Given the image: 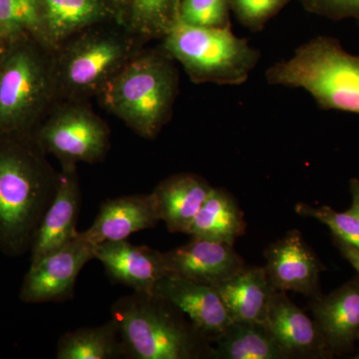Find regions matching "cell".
I'll return each mask as SVG.
<instances>
[{
    "mask_svg": "<svg viewBox=\"0 0 359 359\" xmlns=\"http://www.w3.org/2000/svg\"><path fill=\"white\" fill-rule=\"evenodd\" d=\"M58 175L15 141L0 142V249L20 255L32 247L55 196Z\"/></svg>",
    "mask_w": 359,
    "mask_h": 359,
    "instance_id": "6da1fadb",
    "label": "cell"
},
{
    "mask_svg": "<svg viewBox=\"0 0 359 359\" xmlns=\"http://www.w3.org/2000/svg\"><path fill=\"white\" fill-rule=\"evenodd\" d=\"M111 313L119 327L125 358H211L212 342L159 295L134 292L118 299Z\"/></svg>",
    "mask_w": 359,
    "mask_h": 359,
    "instance_id": "7a4b0ae2",
    "label": "cell"
},
{
    "mask_svg": "<svg viewBox=\"0 0 359 359\" xmlns=\"http://www.w3.org/2000/svg\"><path fill=\"white\" fill-rule=\"evenodd\" d=\"M173 61L163 48L130 59L99 93L104 106L143 138H155L171 117L179 84Z\"/></svg>",
    "mask_w": 359,
    "mask_h": 359,
    "instance_id": "3957f363",
    "label": "cell"
},
{
    "mask_svg": "<svg viewBox=\"0 0 359 359\" xmlns=\"http://www.w3.org/2000/svg\"><path fill=\"white\" fill-rule=\"evenodd\" d=\"M266 81L304 89L323 110L359 115V55L344 50L334 37H314L294 55L266 70Z\"/></svg>",
    "mask_w": 359,
    "mask_h": 359,
    "instance_id": "277c9868",
    "label": "cell"
},
{
    "mask_svg": "<svg viewBox=\"0 0 359 359\" xmlns=\"http://www.w3.org/2000/svg\"><path fill=\"white\" fill-rule=\"evenodd\" d=\"M162 48L178 61L195 83L238 86L249 79L261 53L231 27H197L177 21Z\"/></svg>",
    "mask_w": 359,
    "mask_h": 359,
    "instance_id": "5b68a950",
    "label": "cell"
},
{
    "mask_svg": "<svg viewBox=\"0 0 359 359\" xmlns=\"http://www.w3.org/2000/svg\"><path fill=\"white\" fill-rule=\"evenodd\" d=\"M53 75L39 52L22 39L9 43L0 59V134L32 124L50 93Z\"/></svg>",
    "mask_w": 359,
    "mask_h": 359,
    "instance_id": "8992f818",
    "label": "cell"
},
{
    "mask_svg": "<svg viewBox=\"0 0 359 359\" xmlns=\"http://www.w3.org/2000/svg\"><path fill=\"white\" fill-rule=\"evenodd\" d=\"M130 54L129 40L117 33H84L61 54L56 81L68 95L99 94L131 59Z\"/></svg>",
    "mask_w": 359,
    "mask_h": 359,
    "instance_id": "52a82bcc",
    "label": "cell"
},
{
    "mask_svg": "<svg viewBox=\"0 0 359 359\" xmlns=\"http://www.w3.org/2000/svg\"><path fill=\"white\" fill-rule=\"evenodd\" d=\"M37 142L62 164L95 163L109 148V130L92 111L73 106L52 116L37 134Z\"/></svg>",
    "mask_w": 359,
    "mask_h": 359,
    "instance_id": "ba28073f",
    "label": "cell"
},
{
    "mask_svg": "<svg viewBox=\"0 0 359 359\" xmlns=\"http://www.w3.org/2000/svg\"><path fill=\"white\" fill-rule=\"evenodd\" d=\"M95 245L80 237L32 264L23 282V302H63L72 297L75 283L85 264L95 259Z\"/></svg>",
    "mask_w": 359,
    "mask_h": 359,
    "instance_id": "9c48e42d",
    "label": "cell"
},
{
    "mask_svg": "<svg viewBox=\"0 0 359 359\" xmlns=\"http://www.w3.org/2000/svg\"><path fill=\"white\" fill-rule=\"evenodd\" d=\"M266 275L280 292H294L313 299L320 294V273L325 269L301 231H290L264 252Z\"/></svg>",
    "mask_w": 359,
    "mask_h": 359,
    "instance_id": "30bf717a",
    "label": "cell"
},
{
    "mask_svg": "<svg viewBox=\"0 0 359 359\" xmlns=\"http://www.w3.org/2000/svg\"><path fill=\"white\" fill-rule=\"evenodd\" d=\"M154 294L178 308L212 344L233 321L218 290L207 283L167 276L157 283Z\"/></svg>",
    "mask_w": 359,
    "mask_h": 359,
    "instance_id": "8fae6325",
    "label": "cell"
},
{
    "mask_svg": "<svg viewBox=\"0 0 359 359\" xmlns=\"http://www.w3.org/2000/svg\"><path fill=\"white\" fill-rule=\"evenodd\" d=\"M164 262L167 276L212 287L245 266L244 259L233 245L196 238H192L188 244L164 252Z\"/></svg>",
    "mask_w": 359,
    "mask_h": 359,
    "instance_id": "7c38bea8",
    "label": "cell"
},
{
    "mask_svg": "<svg viewBox=\"0 0 359 359\" xmlns=\"http://www.w3.org/2000/svg\"><path fill=\"white\" fill-rule=\"evenodd\" d=\"M266 325L287 358H332L316 320L285 292L276 290L269 304Z\"/></svg>",
    "mask_w": 359,
    "mask_h": 359,
    "instance_id": "4fadbf2b",
    "label": "cell"
},
{
    "mask_svg": "<svg viewBox=\"0 0 359 359\" xmlns=\"http://www.w3.org/2000/svg\"><path fill=\"white\" fill-rule=\"evenodd\" d=\"M81 193L75 164H62L55 196L40 224L32 245V264L65 247L77 237Z\"/></svg>",
    "mask_w": 359,
    "mask_h": 359,
    "instance_id": "5bb4252c",
    "label": "cell"
},
{
    "mask_svg": "<svg viewBox=\"0 0 359 359\" xmlns=\"http://www.w3.org/2000/svg\"><path fill=\"white\" fill-rule=\"evenodd\" d=\"M95 259L108 276L139 294H154L161 278L167 276L164 252L127 240L109 241L96 245Z\"/></svg>",
    "mask_w": 359,
    "mask_h": 359,
    "instance_id": "9a60e30c",
    "label": "cell"
},
{
    "mask_svg": "<svg viewBox=\"0 0 359 359\" xmlns=\"http://www.w3.org/2000/svg\"><path fill=\"white\" fill-rule=\"evenodd\" d=\"M309 308L332 354L351 353L359 334V276L313 297Z\"/></svg>",
    "mask_w": 359,
    "mask_h": 359,
    "instance_id": "2e32d148",
    "label": "cell"
},
{
    "mask_svg": "<svg viewBox=\"0 0 359 359\" xmlns=\"http://www.w3.org/2000/svg\"><path fill=\"white\" fill-rule=\"evenodd\" d=\"M161 214L154 194L124 196L104 202L94 223L79 233L89 244L127 240L132 233L155 228Z\"/></svg>",
    "mask_w": 359,
    "mask_h": 359,
    "instance_id": "e0dca14e",
    "label": "cell"
},
{
    "mask_svg": "<svg viewBox=\"0 0 359 359\" xmlns=\"http://www.w3.org/2000/svg\"><path fill=\"white\" fill-rule=\"evenodd\" d=\"M212 188L198 175L180 173L169 177L156 187L161 219L171 233H188Z\"/></svg>",
    "mask_w": 359,
    "mask_h": 359,
    "instance_id": "ac0fdd59",
    "label": "cell"
},
{
    "mask_svg": "<svg viewBox=\"0 0 359 359\" xmlns=\"http://www.w3.org/2000/svg\"><path fill=\"white\" fill-rule=\"evenodd\" d=\"M233 320L266 323L269 304L276 290L264 266H244L228 280L214 285Z\"/></svg>",
    "mask_w": 359,
    "mask_h": 359,
    "instance_id": "d6986e66",
    "label": "cell"
},
{
    "mask_svg": "<svg viewBox=\"0 0 359 359\" xmlns=\"http://www.w3.org/2000/svg\"><path fill=\"white\" fill-rule=\"evenodd\" d=\"M43 43L59 46L66 39L109 18L114 13L106 0H39Z\"/></svg>",
    "mask_w": 359,
    "mask_h": 359,
    "instance_id": "ffe728a7",
    "label": "cell"
},
{
    "mask_svg": "<svg viewBox=\"0 0 359 359\" xmlns=\"http://www.w3.org/2000/svg\"><path fill=\"white\" fill-rule=\"evenodd\" d=\"M244 212L233 196L222 188H212L187 235L233 245L245 235Z\"/></svg>",
    "mask_w": 359,
    "mask_h": 359,
    "instance_id": "44dd1931",
    "label": "cell"
},
{
    "mask_svg": "<svg viewBox=\"0 0 359 359\" xmlns=\"http://www.w3.org/2000/svg\"><path fill=\"white\" fill-rule=\"evenodd\" d=\"M212 347V359H287L266 323L233 320Z\"/></svg>",
    "mask_w": 359,
    "mask_h": 359,
    "instance_id": "7402d4cb",
    "label": "cell"
},
{
    "mask_svg": "<svg viewBox=\"0 0 359 359\" xmlns=\"http://www.w3.org/2000/svg\"><path fill=\"white\" fill-rule=\"evenodd\" d=\"M125 358L119 327L114 318L97 327L69 332L59 340L56 358L113 359Z\"/></svg>",
    "mask_w": 359,
    "mask_h": 359,
    "instance_id": "603a6c76",
    "label": "cell"
},
{
    "mask_svg": "<svg viewBox=\"0 0 359 359\" xmlns=\"http://www.w3.org/2000/svg\"><path fill=\"white\" fill-rule=\"evenodd\" d=\"M26 35L43 42L39 0H0V39L9 44Z\"/></svg>",
    "mask_w": 359,
    "mask_h": 359,
    "instance_id": "cb8c5ba5",
    "label": "cell"
},
{
    "mask_svg": "<svg viewBox=\"0 0 359 359\" xmlns=\"http://www.w3.org/2000/svg\"><path fill=\"white\" fill-rule=\"evenodd\" d=\"M181 0H131L130 23L144 39H162L178 21Z\"/></svg>",
    "mask_w": 359,
    "mask_h": 359,
    "instance_id": "d4e9b609",
    "label": "cell"
},
{
    "mask_svg": "<svg viewBox=\"0 0 359 359\" xmlns=\"http://www.w3.org/2000/svg\"><path fill=\"white\" fill-rule=\"evenodd\" d=\"M230 0H181L178 20L197 27H231Z\"/></svg>",
    "mask_w": 359,
    "mask_h": 359,
    "instance_id": "484cf974",
    "label": "cell"
},
{
    "mask_svg": "<svg viewBox=\"0 0 359 359\" xmlns=\"http://www.w3.org/2000/svg\"><path fill=\"white\" fill-rule=\"evenodd\" d=\"M295 212L318 219L330 228L334 238L359 250V219L351 212H335L327 205L314 208L304 203L295 205Z\"/></svg>",
    "mask_w": 359,
    "mask_h": 359,
    "instance_id": "4316f807",
    "label": "cell"
},
{
    "mask_svg": "<svg viewBox=\"0 0 359 359\" xmlns=\"http://www.w3.org/2000/svg\"><path fill=\"white\" fill-rule=\"evenodd\" d=\"M292 0H230L231 11L238 22L259 32Z\"/></svg>",
    "mask_w": 359,
    "mask_h": 359,
    "instance_id": "83f0119b",
    "label": "cell"
},
{
    "mask_svg": "<svg viewBox=\"0 0 359 359\" xmlns=\"http://www.w3.org/2000/svg\"><path fill=\"white\" fill-rule=\"evenodd\" d=\"M309 13L332 20H355L359 25V0H299Z\"/></svg>",
    "mask_w": 359,
    "mask_h": 359,
    "instance_id": "f1b7e54d",
    "label": "cell"
},
{
    "mask_svg": "<svg viewBox=\"0 0 359 359\" xmlns=\"http://www.w3.org/2000/svg\"><path fill=\"white\" fill-rule=\"evenodd\" d=\"M334 244L339 248V252H341L344 259L356 269L359 275V250L335 238Z\"/></svg>",
    "mask_w": 359,
    "mask_h": 359,
    "instance_id": "f546056e",
    "label": "cell"
},
{
    "mask_svg": "<svg viewBox=\"0 0 359 359\" xmlns=\"http://www.w3.org/2000/svg\"><path fill=\"white\" fill-rule=\"evenodd\" d=\"M349 190H351L353 203L347 211L351 212L359 219V179L353 178L349 181Z\"/></svg>",
    "mask_w": 359,
    "mask_h": 359,
    "instance_id": "4dcf8cb0",
    "label": "cell"
},
{
    "mask_svg": "<svg viewBox=\"0 0 359 359\" xmlns=\"http://www.w3.org/2000/svg\"><path fill=\"white\" fill-rule=\"evenodd\" d=\"M108 1L110 2L118 15H120L126 9V7H130L131 0H108Z\"/></svg>",
    "mask_w": 359,
    "mask_h": 359,
    "instance_id": "1f68e13d",
    "label": "cell"
},
{
    "mask_svg": "<svg viewBox=\"0 0 359 359\" xmlns=\"http://www.w3.org/2000/svg\"><path fill=\"white\" fill-rule=\"evenodd\" d=\"M8 45L9 44L6 43V41H4V40L0 39V59H1L2 56H4V54L6 53Z\"/></svg>",
    "mask_w": 359,
    "mask_h": 359,
    "instance_id": "d6a6232c",
    "label": "cell"
},
{
    "mask_svg": "<svg viewBox=\"0 0 359 359\" xmlns=\"http://www.w3.org/2000/svg\"><path fill=\"white\" fill-rule=\"evenodd\" d=\"M358 341L359 342V334H358ZM354 358L359 359V349H358V354H356V356H354Z\"/></svg>",
    "mask_w": 359,
    "mask_h": 359,
    "instance_id": "836d02e7",
    "label": "cell"
},
{
    "mask_svg": "<svg viewBox=\"0 0 359 359\" xmlns=\"http://www.w3.org/2000/svg\"></svg>",
    "mask_w": 359,
    "mask_h": 359,
    "instance_id": "e575fe53",
    "label": "cell"
}]
</instances>
